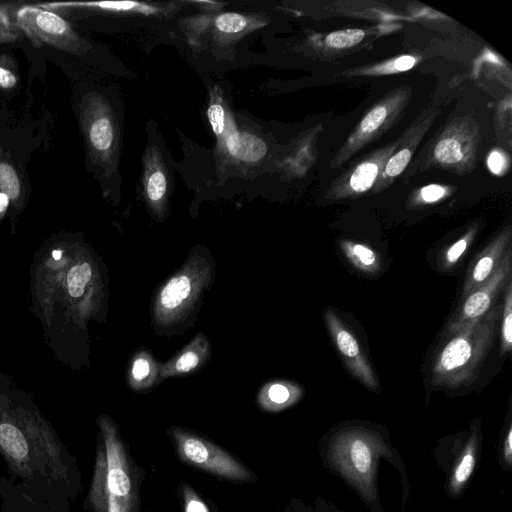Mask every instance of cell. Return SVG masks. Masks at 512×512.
I'll return each mask as SVG.
<instances>
[{"instance_id": "6da1fadb", "label": "cell", "mask_w": 512, "mask_h": 512, "mask_svg": "<svg viewBox=\"0 0 512 512\" xmlns=\"http://www.w3.org/2000/svg\"><path fill=\"white\" fill-rule=\"evenodd\" d=\"M105 281L92 247L60 231L35 250L29 270L30 311L56 360L73 371L88 362L89 325L102 318Z\"/></svg>"}, {"instance_id": "7a4b0ae2", "label": "cell", "mask_w": 512, "mask_h": 512, "mask_svg": "<svg viewBox=\"0 0 512 512\" xmlns=\"http://www.w3.org/2000/svg\"><path fill=\"white\" fill-rule=\"evenodd\" d=\"M0 456L25 488L68 493L72 459L32 395L0 365Z\"/></svg>"}, {"instance_id": "3957f363", "label": "cell", "mask_w": 512, "mask_h": 512, "mask_svg": "<svg viewBox=\"0 0 512 512\" xmlns=\"http://www.w3.org/2000/svg\"><path fill=\"white\" fill-rule=\"evenodd\" d=\"M501 314L502 305L493 304L483 316L447 328L431 367V383L445 389L471 384L491 350Z\"/></svg>"}, {"instance_id": "277c9868", "label": "cell", "mask_w": 512, "mask_h": 512, "mask_svg": "<svg viewBox=\"0 0 512 512\" xmlns=\"http://www.w3.org/2000/svg\"><path fill=\"white\" fill-rule=\"evenodd\" d=\"M98 425L102 444L97 450L88 504L95 512H130L132 483L123 446L109 417L101 415Z\"/></svg>"}, {"instance_id": "5b68a950", "label": "cell", "mask_w": 512, "mask_h": 512, "mask_svg": "<svg viewBox=\"0 0 512 512\" xmlns=\"http://www.w3.org/2000/svg\"><path fill=\"white\" fill-rule=\"evenodd\" d=\"M386 451L376 434L362 428H349L333 437L329 457L333 465L370 499L374 494L377 460Z\"/></svg>"}, {"instance_id": "8992f818", "label": "cell", "mask_w": 512, "mask_h": 512, "mask_svg": "<svg viewBox=\"0 0 512 512\" xmlns=\"http://www.w3.org/2000/svg\"><path fill=\"white\" fill-rule=\"evenodd\" d=\"M210 268L199 259L189 261L159 290L154 316L160 325H172L188 314L208 283Z\"/></svg>"}, {"instance_id": "52a82bcc", "label": "cell", "mask_w": 512, "mask_h": 512, "mask_svg": "<svg viewBox=\"0 0 512 512\" xmlns=\"http://www.w3.org/2000/svg\"><path fill=\"white\" fill-rule=\"evenodd\" d=\"M15 24L35 47L51 46L80 55L85 42L62 16L36 5H23L14 13Z\"/></svg>"}, {"instance_id": "ba28073f", "label": "cell", "mask_w": 512, "mask_h": 512, "mask_svg": "<svg viewBox=\"0 0 512 512\" xmlns=\"http://www.w3.org/2000/svg\"><path fill=\"white\" fill-rule=\"evenodd\" d=\"M172 435L186 463L234 481H251V473L221 448L182 430L173 429Z\"/></svg>"}, {"instance_id": "9c48e42d", "label": "cell", "mask_w": 512, "mask_h": 512, "mask_svg": "<svg viewBox=\"0 0 512 512\" xmlns=\"http://www.w3.org/2000/svg\"><path fill=\"white\" fill-rule=\"evenodd\" d=\"M81 123L93 158L108 162L116 148L115 122L109 106L98 95H87L80 106Z\"/></svg>"}, {"instance_id": "30bf717a", "label": "cell", "mask_w": 512, "mask_h": 512, "mask_svg": "<svg viewBox=\"0 0 512 512\" xmlns=\"http://www.w3.org/2000/svg\"><path fill=\"white\" fill-rule=\"evenodd\" d=\"M323 318L332 341L348 371L368 389L378 392L380 390L378 378L354 333L329 307L325 308Z\"/></svg>"}, {"instance_id": "8fae6325", "label": "cell", "mask_w": 512, "mask_h": 512, "mask_svg": "<svg viewBox=\"0 0 512 512\" xmlns=\"http://www.w3.org/2000/svg\"><path fill=\"white\" fill-rule=\"evenodd\" d=\"M512 270V251L508 248L492 275L478 288L463 298L459 308L449 321L447 328L483 316L493 305L498 294L505 289Z\"/></svg>"}, {"instance_id": "7c38bea8", "label": "cell", "mask_w": 512, "mask_h": 512, "mask_svg": "<svg viewBox=\"0 0 512 512\" xmlns=\"http://www.w3.org/2000/svg\"><path fill=\"white\" fill-rule=\"evenodd\" d=\"M510 239L511 228L508 226L477 255L463 284V298L481 286L492 275L509 248Z\"/></svg>"}, {"instance_id": "4fadbf2b", "label": "cell", "mask_w": 512, "mask_h": 512, "mask_svg": "<svg viewBox=\"0 0 512 512\" xmlns=\"http://www.w3.org/2000/svg\"><path fill=\"white\" fill-rule=\"evenodd\" d=\"M220 137L227 153L237 160L256 162L267 152V147L261 138L250 133L239 132L229 124Z\"/></svg>"}, {"instance_id": "5bb4252c", "label": "cell", "mask_w": 512, "mask_h": 512, "mask_svg": "<svg viewBox=\"0 0 512 512\" xmlns=\"http://www.w3.org/2000/svg\"><path fill=\"white\" fill-rule=\"evenodd\" d=\"M396 100H387L373 107L362 119L357 129L351 135L344 148L343 154L354 153L363 144L369 141L375 133L388 121L391 111L394 110Z\"/></svg>"}, {"instance_id": "9a60e30c", "label": "cell", "mask_w": 512, "mask_h": 512, "mask_svg": "<svg viewBox=\"0 0 512 512\" xmlns=\"http://www.w3.org/2000/svg\"><path fill=\"white\" fill-rule=\"evenodd\" d=\"M208 355V342L205 337L195 338L179 355L162 368L161 378L186 374L197 369Z\"/></svg>"}, {"instance_id": "2e32d148", "label": "cell", "mask_w": 512, "mask_h": 512, "mask_svg": "<svg viewBox=\"0 0 512 512\" xmlns=\"http://www.w3.org/2000/svg\"><path fill=\"white\" fill-rule=\"evenodd\" d=\"M303 395L300 386L289 381L267 384L259 395V403L268 411H280L296 403Z\"/></svg>"}, {"instance_id": "e0dca14e", "label": "cell", "mask_w": 512, "mask_h": 512, "mask_svg": "<svg viewBox=\"0 0 512 512\" xmlns=\"http://www.w3.org/2000/svg\"><path fill=\"white\" fill-rule=\"evenodd\" d=\"M167 186V177L157 154L150 152L145 160L144 188L150 205L155 209H160L163 206Z\"/></svg>"}, {"instance_id": "ac0fdd59", "label": "cell", "mask_w": 512, "mask_h": 512, "mask_svg": "<svg viewBox=\"0 0 512 512\" xmlns=\"http://www.w3.org/2000/svg\"><path fill=\"white\" fill-rule=\"evenodd\" d=\"M339 246L348 262L358 271L375 274L381 269V258L371 247L351 240H341Z\"/></svg>"}, {"instance_id": "d6986e66", "label": "cell", "mask_w": 512, "mask_h": 512, "mask_svg": "<svg viewBox=\"0 0 512 512\" xmlns=\"http://www.w3.org/2000/svg\"><path fill=\"white\" fill-rule=\"evenodd\" d=\"M0 190L9 200L11 232L16 231V220L24 207L23 192L14 168L0 162Z\"/></svg>"}, {"instance_id": "ffe728a7", "label": "cell", "mask_w": 512, "mask_h": 512, "mask_svg": "<svg viewBox=\"0 0 512 512\" xmlns=\"http://www.w3.org/2000/svg\"><path fill=\"white\" fill-rule=\"evenodd\" d=\"M390 152L385 150L379 156L367 159L361 162L350 174L348 180V190L353 193H362L367 191L378 176L379 169L387 159Z\"/></svg>"}, {"instance_id": "44dd1931", "label": "cell", "mask_w": 512, "mask_h": 512, "mask_svg": "<svg viewBox=\"0 0 512 512\" xmlns=\"http://www.w3.org/2000/svg\"><path fill=\"white\" fill-rule=\"evenodd\" d=\"M470 148L471 146L464 142V138L452 133L438 141L434 148V157L443 165L454 166L464 160Z\"/></svg>"}, {"instance_id": "7402d4cb", "label": "cell", "mask_w": 512, "mask_h": 512, "mask_svg": "<svg viewBox=\"0 0 512 512\" xmlns=\"http://www.w3.org/2000/svg\"><path fill=\"white\" fill-rule=\"evenodd\" d=\"M156 365L146 353L138 354L131 365L130 381L135 389L149 387L154 380Z\"/></svg>"}, {"instance_id": "603a6c76", "label": "cell", "mask_w": 512, "mask_h": 512, "mask_svg": "<svg viewBox=\"0 0 512 512\" xmlns=\"http://www.w3.org/2000/svg\"><path fill=\"white\" fill-rule=\"evenodd\" d=\"M476 438L470 439L465 452L462 455L451 481V487L456 492L471 476L475 466Z\"/></svg>"}, {"instance_id": "cb8c5ba5", "label": "cell", "mask_w": 512, "mask_h": 512, "mask_svg": "<svg viewBox=\"0 0 512 512\" xmlns=\"http://www.w3.org/2000/svg\"><path fill=\"white\" fill-rule=\"evenodd\" d=\"M504 304L501 314V346L502 354L511 350L512 347V282L508 280L505 289Z\"/></svg>"}, {"instance_id": "d4e9b609", "label": "cell", "mask_w": 512, "mask_h": 512, "mask_svg": "<svg viewBox=\"0 0 512 512\" xmlns=\"http://www.w3.org/2000/svg\"><path fill=\"white\" fill-rule=\"evenodd\" d=\"M477 233V226L474 225L466 231L462 237L449 246L443 253L441 266L445 270L453 268L473 242Z\"/></svg>"}, {"instance_id": "484cf974", "label": "cell", "mask_w": 512, "mask_h": 512, "mask_svg": "<svg viewBox=\"0 0 512 512\" xmlns=\"http://www.w3.org/2000/svg\"><path fill=\"white\" fill-rule=\"evenodd\" d=\"M214 25L220 33L232 35L242 32L247 27L248 20L242 14L227 12L218 15Z\"/></svg>"}, {"instance_id": "4316f807", "label": "cell", "mask_w": 512, "mask_h": 512, "mask_svg": "<svg viewBox=\"0 0 512 512\" xmlns=\"http://www.w3.org/2000/svg\"><path fill=\"white\" fill-rule=\"evenodd\" d=\"M363 37V30L346 29L330 33L325 38V43L331 48H349L362 41Z\"/></svg>"}, {"instance_id": "83f0119b", "label": "cell", "mask_w": 512, "mask_h": 512, "mask_svg": "<svg viewBox=\"0 0 512 512\" xmlns=\"http://www.w3.org/2000/svg\"><path fill=\"white\" fill-rule=\"evenodd\" d=\"M20 36L9 6L0 4V45L17 41Z\"/></svg>"}, {"instance_id": "f1b7e54d", "label": "cell", "mask_w": 512, "mask_h": 512, "mask_svg": "<svg viewBox=\"0 0 512 512\" xmlns=\"http://www.w3.org/2000/svg\"><path fill=\"white\" fill-rule=\"evenodd\" d=\"M207 115L214 134L220 137L228 124V117L221 101L211 102L207 110Z\"/></svg>"}, {"instance_id": "f546056e", "label": "cell", "mask_w": 512, "mask_h": 512, "mask_svg": "<svg viewBox=\"0 0 512 512\" xmlns=\"http://www.w3.org/2000/svg\"><path fill=\"white\" fill-rule=\"evenodd\" d=\"M411 155L412 151L409 148H403L392 155L385 165V176L393 178L399 175L408 165Z\"/></svg>"}, {"instance_id": "4dcf8cb0", "label": "cell", "mask_w": 512, "mask_h": 512, "mask_svg": "<svg viewBox=\"0 0 512 512\" xmlns=\"http://www.w3.org/2000/svg\"><path fill=\"white\" fill-rule=\"evenodd\" d=\"M186 512H209L206 505L195 495L190 488H184Z\"/></svg>"}, {"instance_id": "1f68e13d", "label": "cell", "mask_w": 512, "mask_h": 512, "mask_svg": "<svg viewBox=\"0 0 512 512\" xmlns=\"http://www.w3.org/2000/svg\"><path fill=\"white\" fill-rule=\"evenodd\" d=\"M506 157L500 151H492L487 158V165L490 171L494 174H501L506 168Z\"/></svg>"}, {"instance_id": "d6a6232c", "label": "cell", "mask_w": 512, "mask_h": 512, "mask_svg": "<svg viewBox=\"0 0 512 512\" xmlns=\"http://www.w3.org/2000/svg\"><path fill=\"white\" fill-rule=\"evenodd\" d=\"M445 195V189L439 185H428L421 190V198L425 203H433Z\"/></svg>"}, {"instance_id": "836d02e7", "label": "cell", "mask_w": 512, "mask_h": 512, "mask_svg": "<svg viewBox=\"0 0 512 512\" xmlns=\"http://www.w3.org/2000/svg\"><path fill=\"white\" fill-rule=\"evenodd\" d=\"M17 84L16 74L5 64L0 63V88L11 89Z\"/></svg>"}, {"instance_id": "e575fe53", "label": "cell", "mask_w": 512, "mask_h": 512, "mask_svg": "<svg viewBox=\"0 0 512 512\" xmlns=\"http://www.w3.org/2000/svg\"><path fill=\"white\" fill-rule=\"evenodd\" d=\"M416 59L410 55H404L393 62L394 71H406L415 65Z\"/></svg>"}, {"instance_id": "d590c367", "label": "cell", "mask_w": 512, "mask_h": 512, "mask_svg": "<svg viewBox=\"0 0 512 512\" xmlns=\"http://www.w3.org/2000/svg\"><path fill=\"white\" fill-rule=\"evenodd\" d=\"M504 458L508 464L511 463L512 458V429L510 428L507 437L504 441Z\"/></svg>"}, {"instance_id": "8d00e7d4", "label": "cell", "mask_w": 512, "mask_h": 512, "mask_svg": "<svg viewBox=\"0 0 512 512\" xmlns=\"http://www.w3.org/2000/svg\"><path fill=\"white\" fill-rule=\"evenodd\" d=\"M9 207V200L8 198L0 193V214L7 211V208Z\"/></svg>"}]
</instances>
